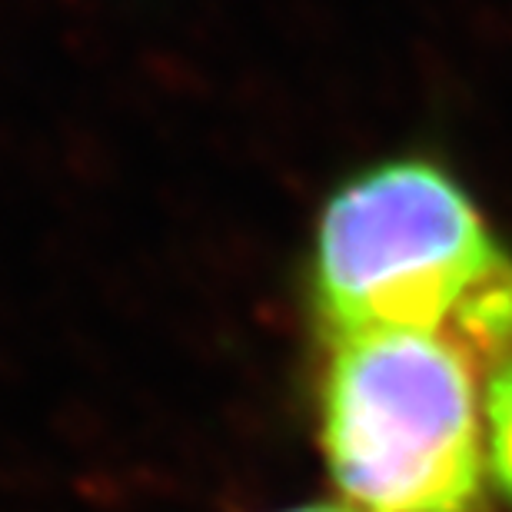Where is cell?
I'll return each mask as SVG.
<instances>
[{"instance_id":"1","label":"cell","mask_w":512,"mask_h":512,"mask_svg":"<svg viewBox=\"0 0 512 512\" xmlns=\"http://www.w3.org/2000/svg\"><path fill=\"white\" fill-rule=\"evenodd\" d=\"M310 286L330 336L439 333L486 373L512 353V256L429 160L380 163L333 193Z\"/></svg>"},{"instance_id":"2","label":"cell","mask_w":512,"mask_h":512,"mask_svg":"<svg viewBox=\"0 0 512 512\" xmlns=\"http://www.w3.org/2000/svg\"><path fill=\"white\" fill-rule=\"evenodd\" d=\"M479 363L439 333L330 336L320 439L343 503L360 512H483Z\"/></svg>"},{"instance_id":"3","label":"cell","mask_w":512,"mask_h":512,"mask_svg":"<svg viewBox=\"0 0 512 512\" xmlns=\"http://www.w3.org/2000/svg\"><path fill=\"white\" fill-rule=\"evenodd\" d=\"M486 446L489 466L512 499V353H506L486 376Z\"/></svg>"},{"instance_id":"4","label":"cell","mask_w":512,"mask_h":512,"mask_svg":"<svg viewBox=\"0 0 512 512\" xmlns=\"http://www.w3.org/2000/svg\"><path fill=\"white\" fill-rule=\"evenodd\" d=\"M283 512H360V509L340 506V503H313V506H293V509H283Z\"/></svg>"}]
</instances>
